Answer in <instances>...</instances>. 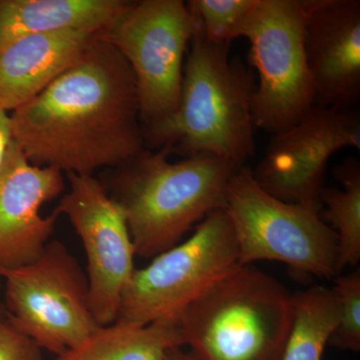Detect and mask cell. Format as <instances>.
I'll use <instances>...</instances> for the list:
<instances>
[{"mask_svg": "<svg viewBox=\"0 0 360 360\" xmlns=\"http://www.w3.org/2000/svg\"><path fill=\"white\" fill-rule=\"evenodd\" d=\"M101 32L30 35L0 49V110H18L75 65Z\"/></svg>", "mask_w": 360, "mask_h": 360, "instance_id": "cell-14", "label": "cell"}, {"mask_svg": "<svg viewBox=\"0 0 360 360\" xmlns=\"http://www.w3.org/2000/svg\"><path fill=\"white\" fill-rule=\"evenodd\" d=\"M169 148L146 150L118 167L111 198L124 213L135 255L158 257L215 210H224L238 167L212 155L170 162Z\"/></svg>", "mask_w": 360, "mask_h": 360, "instance_id": "cell-3", "label": "cell"}, {"mask_svg": "<svg viewBox=\"0 0 360 360\" xmlns=\"http://www.w3.org/2000/svg\"><path fill=\"white\" fill-rule=\"evenodd\" d=\"M4 271L1 269H0V281L4 278ZM6 319V309H4V305L0 303V324L2 323Z\"/></svg>", "mask_w": 360, "mask_h": 360, "instance_id": "cell-24", "label": "cell"}, {"mask_svg": "<svg viewBox=\"0 0 360 360\" xmlns=\"http://www.w3.org/2000/svg\"><path fill=\"white\" fill-rule=\"evenodd\" d=\"M342 188L324 187L321 194V217L338 238V266H355L360 260V162L349 156L335 168Z\"/></svg>", "mask_w": 360, "mask_h": 360, "instance_id": "cell-18", "label": "cell"}, {"mask_svg": "<svg viewBox=\"0 0 360 360\" xmlns=\"http://www.w3.org/2000/svg\"><path fill=\"white\" fill-rule=\"evenodd\" d=\"M292 319V293L239 264L187 305L176 326L200 360H283Z\"/></svg>", "mask_w": 360, "mask_h": 360, "instance_id": "cell-4", "label": "cell"}, {"mask_svg": "<svg viewBox=\"0 0 360 360\" xmlns=\"http://www.w3.org/2000/svg\"><path fill=\"white\" fill-rule=\"evenodd\" d=\"M293 319L283 360H321L338 326V305L333 290L312 286L292 293Z\"/></svg>", "mask_w": 360, "mask_h": 360, "instance_id": "cell-17", "label": "cell"}, {"mask_svg": "<svg viewBox=\"0 0 360 360\" xmlns=\"http://www.w3.org/2000/svg\"><path fill=\"white\" fill-rule=\"evenodd\" d=\"M196 30L182 0L129 1L101 39L122 53L134 72L142 129L179 106L184 65Z\"/></svg>", "mask_w": 360, "mask_h": 360, "instance_id": "cell-8", "label": "cell"}, {"mask_svg": "<svg viewBox=\"0 0 360 360\" xmlns=\"http://www.w3.org/2000/svg\"><path fill=\"white\" fill-rule=\"evenodd\" d=\"M63 172L32 165L13 141L0 167V269L32 264L51 241L59 213L40 210L65 191Z\"/></svg>", "mask_w": 360, "mask_h": 360, "instance_id": "cell-12", "label": "cell"}, {"mask_svg": "<svg viewBox=\"0 0 360 360\" xmlns=\"http://www.w3.org/2000/svg\"><path fill=\"white\" fill-rule=\"evenodd\" d=\"M129 4L127 0H0V49L30 35L103 32Z\"/></svg>", "mask_w": 360, "mask_h": 360, "instance_id": "cell-15", "label": "cell"}, {"mask_svg": "<svg viewBox=\"0 0 360 360\" xmlns=\"http://www.w3.org/2000/svg\"><path fill=\"white\" fill-rule=\"evenodd\" d=\"M338 305V326L329 338L333 347L347 352L360 350V269L338 276L333 288Z\"/></svg>", "mask_w": 360, "mask_h": 360, "instance_id": "cell-20", "label": "cell"}, {"mask_svg": "<svg viewBox=\"0 0 360 360\" xmlns=\"http://www.w3.org/2000/svg\"><path fill=\"white\" fill-rule=\"evenodd\" d=\"M229 51L231 45L207 41L196 21L179 106L162 122L142 129L146 148H167L184 158L217 156L238 167L253 158L255 78Z\"/></svg>", "mask_w": 360, "mask_h": 360, "instance_id": "cell-2", "label": "cell"}, {"mask_svg": "<svg viewBox=\"0 0 360 360\" xmlns=\"http://www.w3.org/2000/svg\"><path fill=\"white\" fill-rule=\"evenodd\" d=\"M175 347H184L176 323L137 326L115 321L98 326L56 360H162Z\"/></svg>", "mask_w": 360, "mask_h": 360, "instance_id": "cell-16", "label": "cell"}, {"mask_svg": "<svg viewBox=\"0 0 360 360\" xmlns=\"http://www.w3.org/2000/svg\"><path fill=\"white\" fill-rule=\"evenodd\" d=\"M0 360H42V349L6 317L0 324Z\"/></svg>", "mask_w": 360, "mask_h": 360, "instance_id": "cell-21", "label": "cell"}, {"mask_svg": "<svg viewBox=\"0 0 360 360\" xmlns=\"http://www.w3.org/2000/svg\"><path fill=\"white\" fill-rule=\"evenodd\" d=\"M304 49L314 105L355 110L360 99L359 0H312Z\"/></svg>", "mask_w": 360, "mask_h": 360, "instance_id": "cell-13", "label": "cell"}, {"mask_svg": "<svg viewBox=\"0 0 360 360\" xmlns=\"http://www.w3.org/2000/svg\"><path fill=\"white\" fill-rule=\"evenodd\" d=\"M9 117L28 161L66 174L122 167L146 148L134 72L101 33L75 65Z\"/></svg>", "mask_w": 360, "mask_h": 360, "instance_id": "cell-1", "label": "cell"}, {"mask_svg": "<svg viewBox=\"0 0 360 360\" xmlns=\"http://www.w3.org/2000/svg\"><path fill=\"white\" fill-rule=\"evenodd\" d=\"M13 141L11 117L6 111L0 110V167Z\"/></svg>", "mask_w": 360, "mask_h": 360, "instance_id": "cell-22", "label": "cell"}, {"mask_svg": "<svg viewBox=\"0 0 360 360\" xmlns=\"http://www.w3.org/2000/svg\"><path fill=\"white\" fill-rule=\"evenodd\" d=\"M239 265L231 219L224 210L208 214L193 236L135 269L123 292L118 322L176 323L187 305Z\"/></svg>", "mask_w": 360, "mask_h": 360, "instance_id": "cell-7", "label": "cell"}, {"mask_svg": "<svg viewBox=\"0 0 360 360\" xmlns=\"http://www.w3.org/2000/svg\"><path fill=\"white\" fill-rule=\"evenodd\" d=\"M4 278L7 319L42 350L63 354L98 328L86 272L60 241H49L37 259Z\"/></svg>", "mask_w": 360, "mask_h": 360, "instance_id": "cell-9", "label": "cell"}, {"mask_svg": "<svg viewBox=\"0 0 360 360\" xmlns=\"http://www.w3.org/2000/svg\"><path fill=\"white\" fill-rule=\"evenodd\" d=\"M162 360H200L191 350H184L182 347L170 348Z\"/></svg>", "mask_w": 360, "mask_h": 360, "instance_id": "cell-23", "label": "cell"}, {"mask_svg": "<svg viewBox=\"0 0 360 360\" xmlns=\"http://www.w3.org/2000/svg\"><path fill=\"white\" fill-rule=\"evenodd\" d=\"M70 191L56 208L70 219L86 255L89 305L99 326L117 321L134 270L135 250L127 219L94 175L66 174Z\"/></svg>", "mask_w": 360, "mask_h": 360, "instance_id": "cell-10", "label": "cell"}, {"mask_svg": "<svg viewBox=\"0 0 360 360\" xmlns=\"http://www.w3.org/2000/svg\"><path fill=\"white\" fill-rule=\"evenodd\" d=\"M224 210L236 234L239 264L272 260L321 278L340 276L338 238L321 212L274 198L248 165L232 176Z\"/></svg>", "mask_w": 360, "mask_h": 360, "instance_id": "cell-5", "label": "cell"}, {"mask_svg": "<svg viewBox=\"0 0 360 360\" xmlns=\"http://www.w3.org/2000/svg\"><path fill=\"white\" fill-rule=\"evenodd\" d=\"M348 148H360L359 111L314 105L290 129L272 135L252 174L274 198L321 212L328 161Z\"/></svg>", "mask_w": 360, "mask_h": 360, "instance_id": "cell-11", "label": "cell"}, {"mask_svg": "<svg viewBox=\"0 0 360 360\" xmlns=\"http://www.w3.org/2000/svg\"><path fill=\"white\" fill-rule=\"evenodd\" d=\"M257 0H189V9L203 37L214 44L231 45L240 37L246 18Z\"/></svg>", "mask_w": 360, "mask_h": 360, "instance_id": "cell-19", "label": "cell"}, {"mask_svg": "<svg viewBox=\"0 0 360 360\" xmlns=\"http://www.w3.org/2000/svg\"><path fill=\"white\" fill-rule=\"evenodd\" d=\"M312 0H257L240 37L250 44L258 84L252 96L255 129L277 134L314 105V87L304 49Z\"/></svg>", "mask_w": 360, "mask_h": 360, "instance_id": "cell-6", "label": "cell"}]
</instances>
